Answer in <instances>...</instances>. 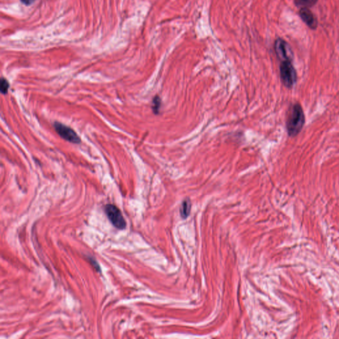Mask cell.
Listing matches in <instances>:
<instances>
[{
    "label": "cell",
    "mask_w": 339,
    "mask_h": 339,
    "mask_svg": "<svg viewBox=\"0 0 339 339\" xmlns=\"http://www.w3.org/2000/svg\"><path fill=\"white\" fill-rule=\"evenodd\" d=\"M9 85L8 82L4 78H1V82H0V90L3 94H7L8 91Z\"/></svg>",
    "instance_id": "10"
},
{
    "label": "cell",
    "mask_w": 339,
    "mask_h": 339,
    "mask_svg": "<svg viewBox=\"0 0 339 339\" xmlns=\"http://www.w3.org/2000/svg\"><path fill=\"white\" fill-rule=\"evenodd\" d=\"M104 210L108 219L115 228L119 230L126 228V219L122 215V212L117 206L113 204H107L104 208Z\"/></svg>",
    "instance_id": "3"
},
{
    "label": "cell",
    "mask_w": 339,
    "mask_h": 339,
    "mask_svg": "<svg viewBox=\"0 0 339 339\" xmlns=\"http://www.w3.org/2000/svg\"><path fill=\"white\" fill-rule=\"evenodd\" d=\"M305 117L300 104H295L290 108L286 122L287 131L290 137H295L300 133L304 126Z\"/></svg>",
    "instance_id": "1"
},
{
    "label": "cell",
    "mask_w": 339,
    "mask_h": 339,
    "mask_svg": "<svg viewBox=\"0 0 339 339\" xmlns=\"http://www.w3.org/2000/svg\"><path fill=\"white\" fill-rule=\"evenodd\" d=\"M280 78L285 86L290 88L297 81V73L291 60L282 61L280 66Z\"/></svg>",
    "instance_id": "2"
},
{
    "label": "cell",
    "mask_w": 339,
    "mask_h": 339,
    "mask_svg": "<svg viewBox=\"0 0 339 339\" xmlns=\"http://www.w3.org/2000/svg\"><path fill=\"white\" fill-rule=\"evenodd\" d=\"M22 3L26 5H30L34 2L35 0H21Z\"/></svg>",
    "instance_id": "11"
},
{
    "label": "cell",
    "mask_w": 339,
    "mask_h": 339,
    "mask_svg": "<svg viewBox=\"0 0 339 339\" xmlns=\"http://www.w3.org/2000/svg\"><path fill=\"white\" fill-rule=\"evenodd\" d=\"M161 107V100L158 96L154 97L152 100V109L153 112L155 114H158L159 113L160 109Z\"/></svg>",
    "instance_id": "9"
},
{
    "label": "cell",
    "mask_w": 339,
    "mask_h": 339,
    "mask_svg": "<svg viewBox=\"0 0 339 339\" xmlns=\"http://www.w3.org/2000/svg\"><path fill=\"white\" fill-rule=\"evenodd\" d=\"M275 51L277 57L282 61L291 60L290 48L288 43L282 39H277L275 44Z\"/></svg>",
    "instance_id": "5"
},
{
    "label": "cell",
    "mask_w": 339,
    "mask_h": 339,
    "mask_svg": "<svg viewBox=\"0 0 339 339\" xmlns=\"http://www.w3.org/2000/svg\"><path fill=\"white\" fill-rule=\"evenodd\" d=\"M191 204L189 200L184 201L182 203L181 210H180V212H181V215L184 218H186L188 215H189L190 212H191Z\"/></svg>",
    "instance_id": "8"
},
{
    "label": "cell",
    "mask_w": 339,
    "mask_h": 339,
    "mask_svg": "<svg viewBox=\"0 0 339 339\" xmlns=\"http://www.w3.org/2000/svg\"><path fill=\"white\" fill-rule=\"evenodd\" d=\"M54 127L57 133L64 140L69 141L70 143H75V144L81 143V138L78 137L77 133L69 127L59 122H55L54 124Z\"/></svg>",
    "instance_id": "4"
},
{
    "label": "cell",
    "mask_w": 339,
    "mask_h": 339,
    "mask_svg": "<svg viewBox=\"0 0 339 339\" xmlns=\"http://www.w3.org/2000/svg\"><path fill=\"white\" fill-rule=\"evenodd\" d=\"M318 0H294L296 6L301 8H309L314 6Z\"/></svg>",
    "instance_id": "7"
},
{
    "label": "cell",
    "mask_w": 339,
    "mask_h": 339,
    "mask_svg": "<svg viewBox=\"0 0 339 339\" xmlns=\"http://www.w3.org/2000/svg\"><path fill=\"white\" fill-rule=\"evenodd\" d=\"M299 14L301 20L309 27L312 29H316L318 27V21L309 8H301Z\"/></svg>",
    "instance_id": "6"
}]
</instances>
